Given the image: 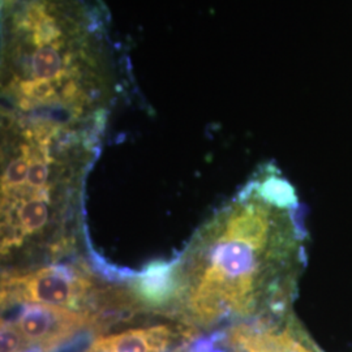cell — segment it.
<instances>
[{
    "label": "cell",
    "mask_w": 352,
    "mask_h": 352,
    "mask_svg": "<svg viewBox=\"0 0 352 352\" xmlns=\"http://www.w3.org/2000/svg\"><path fill=\"white\" fill-rule=\"evenodd\" d=\"M217 215L192 252L183 285L195 320L210 324L253 314L272 295L285 307L302 263V231L291 210L264 197L254 184Z\"/></svg>",
    "instance_id": "1"
},
{
    "label": "cell",
    "mask_w": 352,
    "mask_h": 352,
    "mask_svg": "<svg viewBox=\"0 0 352 352\" xmlns=\"http://www.w3.org/2000/svg\"><path fill=\"white\" fill-rule=\"evenodd\" d=\"M89 286V280L71 269L62 266L45 267L4 279L1 302L76 307L87 295Z\"/></svg>",
    "instance_id": "2"
},
{
    "label": "cell",
    "mask_w": 352,
    "mask_h": 352,
    "mask_svg": "<svg viewBox=\"0 0 352 352\" xmlns=\"http://www.w3.org/2000/svg\"><path fill=\"white\" fill-rule=\"evenodd\" d=\"M89 324L87 314L56 305L26 304L14 325L29 344L52 349Z\"/></svg>",
    "instance_id": "3"
},
{
    "label": "cell",
    "mask_w": 352,
    "mask_h": 352,
    "mask_svg": "<svg viewBox=\"0 0 352 352\" xmlns=\"http://www.w3.org/2000/svg\"><path fill=\"white\" fill-rule=\"evenodd\" d=\"M6 200V239L3 245L16 244L25 236L36 234L47 223L49 219V195L47 190L24 189Z\"/></svg>",
    "instance_id": "4"
},
{
    "label": "cell",
    "mask_w": 352,
    "mask_h": 352,
    "mask_svg": "<svg viewBox=\"0 0 352 352\" xmlns=\"http://www.w3.org/2000/svg\"><path fill=\"white\" fill-rule=\"evenodd\" d=\"M170 338L171 331L166 327L131 329L98 338L85 352H162Z\"/></svg>",
    "instance_id": "5"
},
{
    "label": "cell",
    "mask_w": 352,
    "mask_h": 352,
    "mask_svg": "<svg viewBox=\"0 0 352 352\" xmlns=\"http://www.w3.org/2000/svg\"><path fill=\"white\" fill-rule=\"evenodd\" d=\"M176 283L173 265L154 264L140 276L136 289L144 300L162 304L173 296Z\"/></svg>",
    "instance_id": "6"
},
{
    "label": "cell",
    "mask_w": 352,
    "mask_h": 352,
    "mask_svg": "<svg viewBox=\"0 0 352 352\" xmlns=\"http://www.w3.org/2000/svg\"><path fill=\"white\" fill-rule=\"evenodd\" d=\"M30 157H32V149L26 145L23 146L21 155L14 158L12 162L7 166L1 180L3 197L12 196L25 189L29 166H30Z\"/></svg>",
    "instance_id": "7"
},
{
    "label": "cell",
    "mask_w": 352,
    "mask_h": 352,
    "mask_svg": "<svg viewBox=\"0 0 352 352\" xmlns=\"http://www.w3.org/2000/svg\"><path fill=\"white\" fill-rule=\"evenodd\" d=\"M63 69V63L52 46L39 47L33 55V76L38 80L58 78Z\"/></svg>",
    "instance_id": "8"
},
{
    "label": "cell",
    "mask_w": 352,
    "mask_h": 352,
    "mask_svg": "<svg viewBox=\"0 0 352 352\" xmlns=\"http://www.w3.org/2000/svg\"><path fill=\"white\" fill-rule=\"evenodd\" d=\"M47 179H49V167H47L46 151H43L41 154H38L37 151H32L25 189L43 190L46 189Z\"/></svg>",
    "instance_id": "9"
},
{
    "label": "cell",
    "mask_w": 352,
    "mask_h": 352,
    "mask_svg": "<svg viewBox=\"0 0 352 352\" xmlns=\"http://www.w3.org/2000/svg\"><path fill=\"white\" fill-rule=\"evenodd\" d=\"M29 342L16 325L1 322V352H23Z\"/></svg>",
    "instance_id": "10"
},
{
    "label": "cell",
    "mask_w": 352,
    "mask_h": 352,
    "mask_svg": "<svg viewBox=\"0 0 352 352\" xmlns=\"http://www.w3.org/2000/svg\"><path fill=\"white\" fill-rule=\"evenodd\" d=\"M21 90L26 98L32 101H50L51 98L55 97V88L46 80L24 82L21 85Z\"/></svg>",
    "instance_id": "11"
}]
</instances>
